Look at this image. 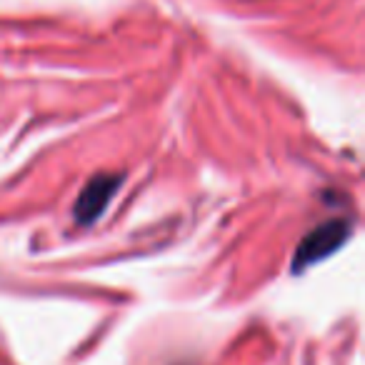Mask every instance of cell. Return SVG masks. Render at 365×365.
Instances as JSON below:
<instances>
[{
  "label": "cell",
  "mask_w": 365,
  "mask_h": 365,
  "mask_svg": "<svg viewBox=\"0 0 365 365\" xmlns=\"http://www.w3.org/2000/svg\"><path fill=\"white\" fill-rule=\"evenodd\" d=\"M123 178L120 175H98L88 182L83 193L78 195L76 203V220L83 225H91L98 215L106 210V205L110 203V198L118 193Z\"/></svg>",
  "instance_id": "obj_2"
},
{
  "label": "cell",
  "mask_w": 365,
  "mask_h": 365,
  "mask_svg": "<svg viewBox=\"0 0 365 365\" xmlns=\"http://www.w3.org/2000/svg\"><path fill=\"white\" fill-rule=\"evenodd\" d=\"M348 233H350L348 220H330V223L318 225V228L310 230V233L300 240L298 250H295V258H293V268L303 270V268H308V265L318 263L325 255L335 253V250L345 243Z\"/></svg>",
  "instance_id": "obj_1"
}]
</instances>
